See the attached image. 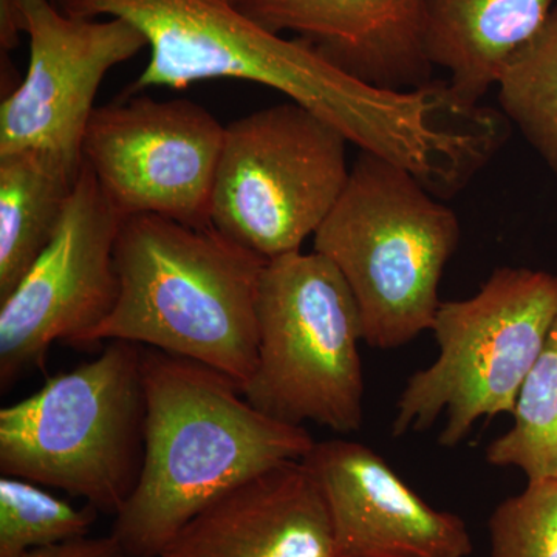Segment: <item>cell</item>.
Listing matches in <instances>:
<instances>
[{
    "label": "cell",
    "mask_w": 557,
    "mask_h": 557,
    "mask_svg": "<svg viewBox=\"0 0 557 557\" xmlns=\"http://www.w3.org/2000/svg\"><path fill=\"white\" fill-rule=\"evenodd\" d=\"M81 170L47 150L0 153V300L53 239Z\"/></svg>",
    "instance_id": "obj_16"
},
{
    "label": "cell",
    "mask_w": 557,
    "mask_h": 557,
    "mask_svg": "<svg viewBox=\"0 0 557 557\" xmlns=\"http://www.w3.org/2000/svg\"><path fill=\"white\" fill-rule=\"evenodd\" d=\"M228 2L234 3V5H236V3L239 2V0H228Z\"/></svg>",
    "instance_id": "obj_23"
},
{
    "label": "cell",
    "mask_w": 557,
    "mask_h": 557,
    "mask_svg": "<svg viewBox=\"0 0 557 557\" xmlns=\"http://www.w3.org/2000/svg\"><path fill=\"white\" fill-rule=\"evenodd\" d=\"M267 262L212 226L124 218L115 244L119 299L83 347L126 341L156 348L218 370L244 391L258 362Z\"/></svg>",
    "instance_id": "obj_3"
},
{
    "label": "cell",
    "mask_w": 557,
    "mask_h": 557,
    "mask_svg": "<svg viewBox=\"0 0 557 557\" xmlns=\"http://www.w3.org/2000/svg\"><path fill=\"white\" fill-rule=\"evenodd\" d=\"M84 20L120 17L148 39L150 57L127 97L150 87L185 89L208 79H240L281 91L338 127L351 145L405 168L437 174L456 148L448 91L369 86L302 39H287L245 16L228 0H53Z\"/></svg>",
    "instance_id": "obj_1"
},
{
    "label": "cell",
    "mask_w": 557,
    "mask_h": 557,
    "mask_svg": "<svg viewBox=\"0 0 557 557\" xmlns=\"http://www.w3.org/2000/svg\"><path fill=\"white\" fill-rule=\"evenodd\" d=\"M346 135L298 102L225 126L211 226L265 260L302 251L346 189Z\"/></svg>",
    "instance_id": "obj_8"
},
{
    "label": "cell",
    "mask_w": 557,
    "mask_h": 557,
    "mask_svg": "<svg viewBox=\"0 0 557 557\" xmlns=\"http://www.w3.org/2000/svg\"><path fill=\"white\" fill-rule=\"evenodd\" d=\"M22 557H134L110 534L102 537H79L62 544L33 549Z\"/></svg>",
    "instance_id": "obj_21"
},
{
    "label": "cell",
    "mask_w": 557,
    "mask_h": 557,
    "mask_svg": "<svg viewBox=\"0 0 557 557\" xmlns=\"http://www.w3.org/2000/svg\"><path fill=\"white\" fill-rule=\"evenodd\" d=\"M22 30V11L20 0H0V49L2 53L20 46Z\"/></svg>",
    "instance_id": "obj_22"
},
{
    "label": "cell",
    "mask_w": 557,
    "mask_h": 557,
    "mask_svg": "<svg viewBox=\"0 0 557 557\" xmlns=\"http://www.w3.org/2000/svg\"><path fill=\"white\" fill-rule=\"evenodd\" d=\"M496 87L505 116L557 177V3L536 35L509 58Z\"/></svg>",
    "instance_id": "obj_17"
},
{
    "label": "cell",
    "mask_w": 557,
    "mask_h": 557,
    "mask_svg": "<svg viewBox=\"0 0 557 557\" xmlns=\"http://www.w3.org/2000/svg\"><path fill=\"white\" fill-rule=\"evenodd\" d=\"M491 557H557V479L528 482L487 522Z\"/></svg>",
    "instance_id": "obj_20"
},
{
    "label": "cell",
    "mask_w": 557,
    "mask_h": 557,
    "mask_svg": "<svg viewBox=\"0 0 557 557\" xmlns=\"http://www.w3.org/2000/svg\"><path fill=\"white\" fill-rule=\"evenodd\" d=\"M557 318V276L504 267L474 296L440 304L431 332L438 357L399 395L395 437L446 424L438 443L456 448L482 418L512 416L520 387Z\"/></svg>",
    "instance_id": "obj_6"
},
{
    "label": "cell",
    "mask_w": 557,
    "mask_h": 557,
    "mask_svg": "<svg viewBox=\"0 0 557 557\" xmlns=\"http://www.w3.org/2000/svg\"><path fill=\"white\" fill-rule=\"evenodd\" d=\"M236 7L271 33H295L369 86L406 91L432 83L421 0H239Z\"/></svg>",
    "instance_id": "obj_13"
},
{
    "label": "cell",
    "mask_w": 557,
    "mask_h": 557,
    "mask_svg": "<svg viewBox=\"0 0 557 557\" xmlns=\"http://www.w3.org/2000/svg\"><path fill=\"white\" fill-rule=\"evenodd\" d=\"M145 458L112 534L131 556L161 557L201 509L314 446L304 426L255 408L236 381L143 347Z\"/></svg>",
    "instance_id": "obj_2"
},
{
    "label": "cell",
    "mask_w": 557,
    "mask_h": 557,
    "mask_svg": "<svg viewBox=\"0 0 557 557\" xmlns=\"http://www.w3.org/2000/svg\"><path fill=\"white\" fill-rule=\"evenodd\" d=\"M223 138L225 126L196 102L129 97L95 109L83 160L123 218L209 228Z\"/></svg>",
    "instance_id": "obj_9"
},
{
    "label": "cell",
    "mask_w": 557,
    "mask_h": 557,
    "mask_svg": "<svg viewBox=\"0 0 557 557\" xmlns=\"http://www.w3.org/2000/svg\"><path fill=\"white\" fill-rule=\"evenodd\" d=\"M123 215L86 163L53 239L0 300V386L40 368L54 343L83 347L119 299Z\"/></svg>",
    "instance_id": "obj_10"
},
{
    "label": "cell",
    "mask_w": 557,
    "mask_h": 557,
    "mask_svg": "<svg viewBox=\"0 0 557 557\" xmlns=\"http://www.w3.org/2000/svg\"><path fill=\"white\" fill-rule=\"evenodd\" d=\"M460 223L405 168L361 150L343 196L313 236L357 300L362 338L388 350L432 329Z\"/></svg>",
    "instance_id": "obj_4"
},
{
    "label": "cell",
    "mask_w": 557,
    "mask_h": 557,
    "mask_svg": "<svg viewBox=\"0 0 557 557\" xmlns=\"http://www.w3.org/2000/svg\"><path fill=\"white\" fill-rule=\"evenodd\" d=\"M553 7V0H421L424 54L449 73L461 101L478 106Z\"/></svg>",
    "instance_id": "obj_15"
},
{
    "label": "cell",
    "mask_w": 557,
    "mask_h": 557,
    "mask_svg": "<svg viewBox=\"0 0 557 557\" xmlns=\"http://www.w3.org/2000/svg\"><path fill=\"white\" fill-rule=\"evenodd\" d=\"M30 39L24 79L0 104V153L39 149L83 168V141L106 75L148 47L120 17H73L53 0H20Z\"/></svg>",
    "instance_id": "obj_11"
},
{
    "label": "cell",
    "mask_w": 557,
    "mask_h": 557,
    "mask_svg": "<svg viewBox=\"0 0 557 557\" xmlns=\"http://www.w3.org/2000/svg\"><path fill=\"white\" fill-rule=\"evenodd\" d=\"M512 417L507 434L487 446V463L518 468L528 482L557 479V318L520 387Z\"/></svg>",
    "instance_id": "obj_18"
},
{
    "label": "cell",
    "mask_w": 557,
    "mask_h": 557,
    "mask_svg": "<svg viewBox=\"0 0 557 557\" xmlns=\"http://www.w3.org/2000/svg\"><path fill=\"white\" fill-rule=\"evenodd\" d=\"M302 463L327 504L339 557L471 556L467 522L429 505L368 446L314 443Z\"/></svg>",
    "instance_id": "obj_12"
},
{
    "label": "cell",
    "mask_w": 557,
    "mask_h": 557,
    "mask_svg": "<svg viewBox=\"0 0 557 557\" xmlns=\"http://www.w3.org/2000/svg\"><path fill=\"white\" fill-rule=\"evenodd\" d=\"M143 347L110 341L97 358L0 410V472L119 515L145 458Z\"/></svg>",
    "instance_id": "obj_5"
},
{
    "label": "cell",
    "mask_w": 557,
    "mask_h": 557,
    "mask_svg": "<svg viewBox=\"0 0 557 557\" xmlns=\"http://www.w3.org/2000/svg\"><path fill=\"white\" fill-rule=\"evenodd\" d=\"M161 557H339L321 487L302 460L247 480L201 509Z\"/></svg>",
    "instance_id": "obj_14"
},
{
    "label": "cell",
    "mask_w": 557,
    "mask_h": 557,
    "mask_svg": "<svg viewBox=\"0 0 557 557\" xmlns=\"http://www.w3.org/2000/svg\"><path fill=\"white\" fill-rule=\"evenodd\" d=\"M258 322V362L245 398L284 423L359 431L364 338L357 300L338 269L317 251L269 260Z\"/></svg>",
    "instance_id": "obj_7"
},
{
    "label": "cell",
    "mask_w": 557,
    "mask_h": 557,
    "mask_svg": "<svg viewBox=\"0 0 557 557\" xmlns=\"http://www.w3.org/2000/svg\"><path fill=\"white\" fill-rule=\"evenodd\" d=\"M98 511L76 508L38 483L0 478V557H22L33 549L89 536Z\"/></svg>",
    "instance_id": "obj_19"
}]
</instances>
